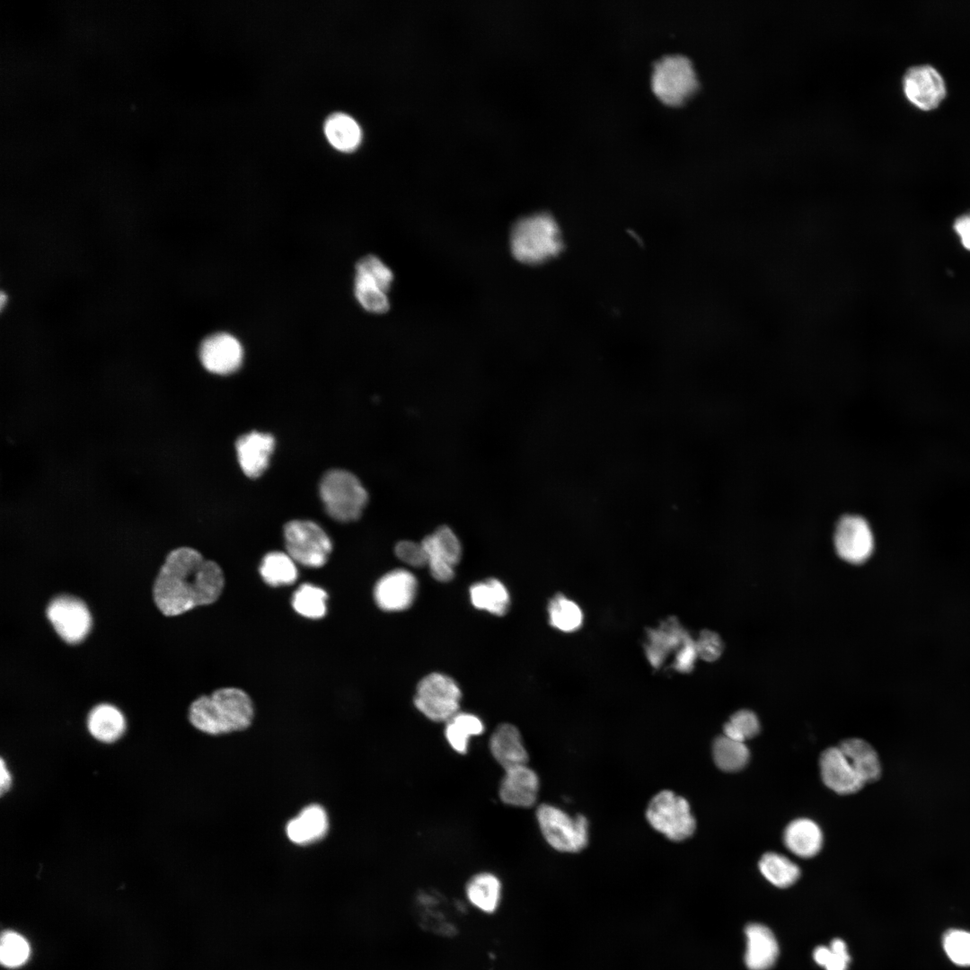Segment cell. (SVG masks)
Returning a JSON list of instances; mask_svg holds the SVG:
<instances>
[{
    "instance_id": "d6986e66",
    "label": "cell",
    "mask_w": 970,
    "mask_h": 970,
    "mask_svg": "<svg viewBox=\"0 0 970 970\" xmlns=\"http://www.w3.org/2000/svg\"><path fill=\"white\" fill-rule=\"evenodd\" d=\"M235 448L243 473L254 479L262 475L269 467L275 438L269 433L251 431L237 439Z\"/></svg>"
},
{
    "instance_id": "b9f144b4",
    "label": "cell",
    "mask_w": 970,
    "mask_h": 970,
    "mask_svg": "<svg viewBox=\"0 0 970 970\" xmlns=\"http://www.w3.org/2000/svg\"><path fill=\"white\" fill-rule=\"evenodd\" d=\"M0 768V790L1 794H4L10 789L13 782V778L10 770L4 759L1 760Z\"/></svg>"
},
{
    "instance_id": "2e32d148",
    "label": "cell",
    "mask_w": 970,
    "mask_h": 970,
    "mask_svg": "<svg viewBox=\"0 0 970 970\" xmlns=\"http://www.w3.org/2000/svg\"><path fill=\"white\" fill-rule=\"evenodd\" d=\"M418 589L415 576L406 569H393L384 575L375 584L374 598L378 607L386 612L408 609L413 603Z\"/></svg>"
},
{
    "instance_id": "f1b7e54d",
    "label": "cell",
    "mask_w": 970,
    "mask_h": 970,
    "mask_svg": "<svg viewBox=\"0 0 970 970\" xmlns=\"http://www.w3.org/2000/svg\"><path fill=\"white\" fill-rule=\"evenodd\" d=\"M324 132L331 146L343 152L356 149L362 137L358 123L349 115L340 112L327 119Z\"/></svg>"
},
{
    "instance_id": "e575fe53",
    "label": "cell",
    "mask_w": 970,
    "mask_h": 970,
    "mask_svg": "<svg viewBox=\"0 0 970 970\" xmlns=\"http://www.w3.org/2000/svg\"><path fill=\"white\" fill-rule=\"evenodd\" d=\"M30 945L20 934L11 930L2 933L0 943V960L6 967H17L23 965L30 956Z\"/></svg>"
},
{
    "instance_id": "ab89813d",
    "label": "cell",
    "mask_w": 970,
    "mask_h": 970,
    "mask_svg": "<svg viewBox=\"0 0 970 970\" xmlns=\"http://www.w3.org/2000/svg\"><path fill=\"white\" fill-rule=\"evenodd\" d=\"M695 648L697 655L701 659L712 662L720 657L724 645L719 634L705 630L700 633Z\"/></svg>"
},
{
    "instance_id": "7c38bea8",
    "label": "cell",
    "mask_w": 970,
    "mask_h": 970,
    "mask_svg": "<svg viewBox=\"0 0 970 970\" xmlns=\"http://www.w3.org/2000/svg\"><path fill=\"white\" fill-rule=\"evenodd\" d=\"M47 617L56 632L69 644L82 641L92 626L87 606L72 595H62L52 599L47 608Z\"/></svg>"
},
{
    "instance_id": "9a60e30c",
    "label": "cell",
    "mask_w": 970,
    "mask_h": 970,
    "mask_svg": "<svg viewBox=\"0 0 970 970\" xmlns=\"http://www.w3.org/2000/svg\"><path fill=\"white\" fill-rule=\"evenodd\" d=\"M199 359L208 372L220 375H230L241 367L243 349L240 341L233 335L215 333L202 341Z\"/></svg>"
},
{
    "instance_id": "f546056e",
    "label": "cell",
    "mask_w": 970,
    "mask_h": 970,
    "mask_svg": "<svg viewBox=\"0 0 970 970\" xmlns=\"http://www.w3.org/2000/svg\"><path fill=\"white\" fill-rule=\"evenodd\" d=\"M295 562L286 552H269L260 565V576L264 582L271 586L291 585L298 576Z\"/></svg>"
},
{
    "instance_id": "277c9868",
    "label": "cell",
    "mask_w": 970,
    "mask_h": 970,
    "mask_svg": "<svg viewBox=\"0 0 970 970\" xmlns=\"http://www.w3.org/2000/svg\"><path fill=\"white\" fill-rule=\"evenodd\" d=\"M319 492L325 511L339 522L357 520L368 501V493L360 480L342 469L325 472L320 481Z\"/></svg>"
},
{
    "instance_id": "5b68a950",
    "label": "cell",
    "mask_w": 970,
    "mask_h": 970,
    "mask_svg": "<svg viewBox=\"0 0 970 970\" xmlns=\"http://www.w3.org/2000/svg\"><path fill=\"white\" fill-rule=\"evenodd\" d=\"M651 87L667 104H679L698 88V78L691 59L683 54H667L653 65Z\"/></svg>"
},
{
    "instance_id": "ac0fdd59",
    "label": "cell",
    "mask_w": 970,
    "mask_h": 970,
    "mask_svg": "<svg viewBox=\"0 0 970 970\" xmlns=\"http://www.w3.org/2000/svg\"><path fill=\"white\" fill-rule=\"evenodd\" d=\"M539 787L536 772L526 764H521L505 770L498 796L508 806L530 807L536 802Z\"/></svg>"
},
{
    "instance_id": "484cf974",
    "label": "cell",
    "mask_w": 970,
    "mask_h": 970,
    "mask_svg": "<svg viewBox=\"0 0 970 970\" xmlns=\"http://www.w3.org/2000/svg\"><path fill=\"white\" fill-rule=\"evenodd\" d=\"M502 893L499 878L490 872H480L467 882L465 894L475 908L486 913L497 911Z\"/></svg>"
},
{
    "instance_id": "f35d334b",
    "label": "cell",
    "mask_w": 970,
    "mask_h": 970,
    "mask_svg": "<svg viewBox=\"0 0 970 970\" xmlns=\"http://www.w3.org/2000/svg\"><path fill=\"white\" fill-rule=\"evenodd\" d=\"M396 557L409 566L421 568L427 565V554L421 542L403 540L394 547Z\"/></svg>"
},
{
    "instance_id": "4dcf8cb0",
    "label": "cell",
    "mask_w": 970,
    "mask_h": 970,
    "mask_svg": "<svg viewBox=\"0 0 970 970\" xmlns=\"http://www.w3.org/2000/svg\"><path fill=\"white\" fill-rule=\"evenodd\" d=\"M758 866L763 876L780 888L792 886L800 876V869L798 865L787 857L776 852L763 854Z\"/></svg>"
},
{
    "instance_id": "74e56055",
    "label": "cell",
    "mask_w": 970,
    "mask_h": 970,
    "mask_svg": "<svg viewBox=\"0 0 970 970\" xmlns=\"http://www.w3.org/2000/svg\"><path fill=\"white\" fill-rule=\"evenodd\" d=\"M943 947L953 963L970 966V932L962 930L948 931L943 938Z\"/></svg>"
},
{
    "instance_id": "6da1fadb",
    "label": "cell",
    "mask_w": 970,
    "mask_h": 970,
    "mask_svg": "<svg viewBox=\"0 0 970 970\" xmlns=\"http://www.w3.org/2000/svg\"><path fill=\"white\" fill-rule=\"evenodd\" d=\"M225 586L217 563L203 558L190 547L172 551L154 584L153 595L158 609L167 616L216 602Z\"/></svg>"
},
{
    "instance_id": "8fae6325",
    "label": "cell",
    "mask_w": 970,
    "mask_h": 970,
    "mask_svg": "<svg viewBox=\"0 0 970 970\" xmlns=\"http://www.w3.org/2000/svg\"><path fill=\"white\" fill-rule=\"evenodd\" d=\"M833 543L837 554L843 560L860 564L873 552L874 535L865 517L857 514H845L836 522Z\"/></svg>"
},
{
    "instance_id": "3957f363",
    "label": "cell",
    "mask_w": 970,
    "mask_h": 970,
    "mask_svg": "<svg viewBox=\"0 0 970 970\" xmlns=\"http://www.w3.org/2000/svg\"><path fill=\"white\" fill-rule=\"evenodd\" d=\"M562 248L560 226L546 212L524 216L512 226L510 250L514 258L523 264H542L557 257Z\"/></svg>"
},
{
    "instance_id": "9c48e42d",
    "label": "cell",
    "mask_w": 970,
    "mask_h": 970,
    "mask_svg": "<svg viewBox=\"0 0 970 970\" xmlns=\"http://www.w3.org/2000/svg\"><path fill=\"white\" fill-rule=\"evenodd\" d=\"M287 553L305 567L320 568L328 560L332 550L325 531L311 520H292L284 526Z\"/></svg>"
},
{
    "instance_id": "7402d4cb",
    "label": "cell",
    "mask_w": 970,
    "mask_h": 970,
    "mask_svg": "<svg viewBox=\"0 0 970 970\" xmlns=\"http://www.w3.org/2000/svg\"><path fill=\"white\" fill-rule=\"evenodd\" d=\"M325 810L313 804L304 807L286 827L288 839L299 845L310 844L321 840L328 830Z\"/></svg>"
},
{
    "instance_id": "52a82bcc",
    "label": "cell",
    "mask_w": 970,
    "mask_h": 970,
    "mask_svg": "<svg viewBox=\"0 0 970 970\" xmlns=\"http://www.w3.org/2000/svg\"><path fill=\"white\" fill-rule=\"evenodd\" d=\"M646 817L656 831L673 842L690 838L696 829L689 802L671 790H662L652 798Z\"/></svg>"
},
{
    "instance_id": "d4e9b609",
    "label": "cell",
    "mask_w": 970,
    "mask_h": 970,
    "mask_svg": "<svg viewBox=\"0 0 970 970\" xmlns=\"http://www.w3.org/2000/svg\"><path fill=\"white\" fill-rule=\"evenodd\" d=\"M87 728L96 740L102 743H113L124 734L126 720L121 711L115 706L107 703L99 704L88 715Z\"/></svg>"
},
{
    "instance_id": "30bf717a",
    "label": "cell",
    "mask_w": 970,
    "mask_h": 970,
    "mask_svg": "<svg viewBox=\"0 0 970 970\" xmlns=\"http://www.w3.org/2000/svg\"><path fill=\"white\" fill-rule=\"evenodd\" d=\"M393 281L391 269L378 257L367 255L356 264L355 296L367 312L384 313L390 308L388 292Z\"/></svg>"
},
{
    "instance_id": "d590c367",
    "label": "cell",
    "mask_w": 970,
    "mask_h": 970,
    "mask_svg": "<svg viewBox=\"0 0 970 970\" xmlns=\"http://www.w3.org/2000/svg\"><path fill=\"white\" fill-rule=\"evenodd\" d=\"M759 731L760 724L756 715L747 710L734 713L723 727L726 736L743 743L754 737Z\"/></svg>"
},
{
    "instance_id": "60d3db41",
    "label": "cell",
    "mask_w": 970,
    "mask_h": 970,
    "mask_svg": "<svg viewBox=\"0 0 970 970\" xmlns=\"http://www.w3.org/2000/svg\"><path fill=\"white\" fill-rule=\"evenodd\" d=\"M954 228L960 236L964 247L970 250V214L959 216L955 221Z\"/></svg>"
},
{
    "instance_id": "cb8c5ba5",
    "label": "cell",
    "mask_w": 970,
    "mask_h": 970,
    "mask_svg": "<svg viewBox=\"0 0 970 970\" xmlns=\"http://www.w3.org/2000/svg\"><path fill=\"white\" fill-rule=\"evenodd\" d=\"M838 747L865 784L874 782L880 778V761L877 752L869 743L862 739L851 738L841 742Z\"/></svg>"
},
{
    "instance_id": "7a4b0ae2",
    "label": "cell",
    "mask_w": 970,
    "mask_h": 970,
    "mask_svg": "<svg viewBox=\"0 0 970 970\" xmlns=\"http://www.w3.org/2000/svg\"><path fill=\"white\" fill-rule=\"evenodd\" d=\"M253 706L249 695L238 688H222L195 700L189 710L190 723L211 735L239 731L252 720Z\"/></svg>"
},
{
    "instance_id": "5bb4252c",
    "label": "cell",
    "mask_w": 970,
    "mask_h": 970,
    "mask_svg": "<svg viewBox=\"0 0 970 970\" xmlns=\"http://www.w3.org/2000/svg\"><path fill=\"white\" fill-rule=\"evenodd\" d=\"M421 543L432 577L440 582L450 581L462 555L461 542L454 532L447 525H441L427 535Z\"/></svg>"
},
{
    "instance_id": "ffe728a7",
    "label": "cell",
    "mask_w": 970,
    "mask_h": 970,
    "mask_svg": "<svg viewBox=\"0 0 970 970\" xmlns=\"http://www.w3.org/2000/svg\"><path fill=\"white\" fill-rule=\"evenodd\" d=\"M746 952L745 963L749 970H769L775 964L779 947L769 928L750 923L745 928Z\"/></svg>"
},
{
    "instance_id": "603a6c76",
    "label": "cell",
    "mask_w": 970,
    "mask_h": 970,
    "mask_svg": "<svg viewBox=\"0 0 970 970\" xmlns=\"http://www.w3.org/2000/svg\"><path fill=\"white\" fill-rule=\"evenodd\" d=\"M783 842L787 849L801 858H812L821 850L823 833L816 823L808 818L790 822L784 830Z\"/></svg>"
},
{
    "instance_id": "836d02e7",
    "label": "cell",
    "mask_w": 970,
    "mask_h": 970,
    "mask_svg": "<svg viewBox=\"0 0 970 970\" xmlns=\"http://www.w3.org/2000/svg\"><path fill=\"white\" fill-rule=\"evenodd\" d=\"M327 597L328 595L322 588L312 584H303L295 592L292 605L296 613L306 618L320 619L327 612Z\"/></svg>"
},
{
    "instance_id": "83f0119b",
    "label": "cell",
    "mask_w": 970,
    "mask_h": 970,
    "mask_svg": "<svg viewBox=\"0 0 970 970\" xmlns=\"http://www.w3.org/2000/svg\"><path fill=\"white\" fill-rule=\"evenodd\" d=\"M445 723V739L452 749L461 754L467 753L471 737L481 735L485 729L479 717L466 712H457Z\"/></svg>"
},
{
    "instance_id": "44dd1931",
    "label": "cell",
    "mask_w": 970,
    "mask_h": 970,
    "mask_svg": "<svg viewBox=\"0 0 970 970\" xmlns=\"http://www.w3.org/2000/svg\"><path fill=\"white\" fill-rule=\"evenodd\" d=\"M489 747L495 761L504 770L528 762V753L521 734L512 724L498 725L490 736Z\"/></svg>"
},
{
    "instance_id": "8992f818",
    "label": "cell",
    "mask_w": 970,
    "mask_h": 970,
    "mask_svg": "<svg viewBox=\"0 0 970 970\" xmlns=\"http://www.w3.org/2000/svg\"><path fill=\"white\" fill-rule=\"evenodd\" d=\"M536 819L548 844L561 852H578L588 842V821L583 815L570 816L562 809L542 804Z\"/></svg>"
},
{
    "instance_id": "d6a6232c",
    "label": "cell",
    "mask_w": 970,
    "mask_h": 970,
    "mask_svg": "<svg viewBox=\"0 0 970 970\" xmlns=\"http://www.w3.org/2000/svg\"><path fill=\"white\" fill-rule=\"evenodd\" d=\"M549 621L552 627L564 632L577 630L582 624L580 607L565 595H554L548 605Z\"/></svg>"
},
{
    "instance_id": "ba28073f",
    "label": "cell",
    "mask_w": 970,
    "mask_h": 970,
    "mask_svg": "<svg viewBox=\"0 0 970 970\" xmlns=\"http://www.w3.org/2000/svg\"><path fill=\"white\" fill-rule=\"evenodd\" d=\"M461 698L460 687L453 678L432 673L419 682L413 703L428 719L446 722L459 712Z\"/></svg>"
},
{
    "instance_id": "e0dca14e",
    "label": "cell",
    "mask_w": 970,
    "mask_h": 970,
    "mask_svg": "<svg viewBox=\"0 0 970 970\" xmlns=\"http://www.w3.org/2000/svg\"><path fill=\"white\" fill-rule=\"evenodd\" d=\"M819 766L824 783L837 794H853L865 785L838 746L821 754Z\"/></svg>"
},
{
    "instance_id": "4316f807",
    "label": "cell",
    "mask_w": 970,
    "mask_h": 970,
    "mask_svg": "<svg viewBox=\"0 0 970 970\" xmlns=\"http://www.w3.org/2000/svg\"><path fill=\"white\" fill-rule=\"evenodd\" d=\"M470 599L475 608L498 616L507 612L510 603L507 587L497 578L473 584L470 587Z\"/></svg>"
},
{
    "instance_id": "4fadbf2b",
    "label": "cell",
    "mask_w": 970,
    "mask_h": 970,
    "mask_svg": "<svg viewBox=\"0 0 970 970\" xmlns=\"http://www.w3.org/2000/svg\"><path fill=\"white\" fill-rule=\"evenodd\" d=\"M902 86L908 101L924 111L938 108L947 95L944 78L927 64L909 67L903 76Z\"/></svg>"
},
{
    "instance_id": "8d00e7d4",
    "label": "cell",
    "mask_w": 970,
    "mask_h": 970,
    "mask_svg": "<svg viewBox=\"0 0 970 970\" xmlns=\"http://www.w3.org/2000/svg\"><path fill=\"white\" fill-rule=\"evenodd\" d=\"M815 961L825 970H847L850 956L847 946L841 939H834L830 947H817L813 953Z\"/></svg>"
},
{
    "instance_id": "1f68e13d",
    "label": "cell",
    "mask_w": 970,
    "mask_h": 970,
    "mask_svg": "<svg viewBox=\"0 0 970 970\" xmlns=\"http://www.w3.org/2000/svg\"><path fill=\"white\" fill-rule=\"evenodd\" d=\"M712 754L716 765L728 772L742 770L747 764L750 755L745 743L733 740L725 735L714 740Z\"/></svg>"
}]
</instances>
